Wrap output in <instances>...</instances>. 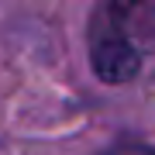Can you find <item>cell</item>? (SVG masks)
I'll return each instance as SVG.
<instances>
[{
	"instance_id": "obj_1",
	"label": "cell",
	"mask_w": 155,
	"mask_h": 155,
	"mask_svg": "<svg viewBox=\"0 0 155 155\" xmlns=\"http://www.w3.org/2000/svg\"><path fill=\"white\" fill-rule=\"evenodd\" d=\"M155 55V0L100 4L90 17V62L104 83H127Z\"/></svg>"
},
{
	"instance_id": "obj_2",
	"label": "cell",
	"mask_w": 155,
	"mask_h": 155,
	"mask_svg": "<svg viewBox=\"0 0 155 155\" xmlns=\"http://www.w3.org/2000/svg\"><path fill=\"white\" fill-rule=\"evenodd\" d=\"M100 155H155V148L152 145H141V141H117Z\"/></svg>"
}]
</instances>
